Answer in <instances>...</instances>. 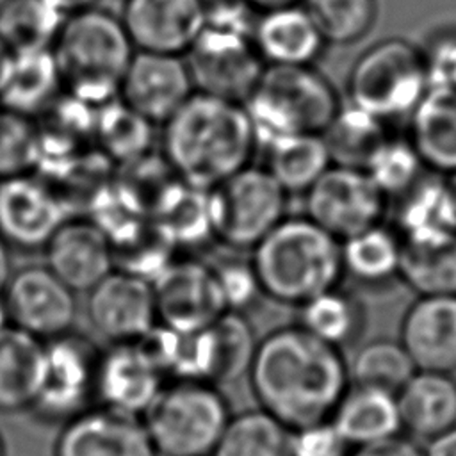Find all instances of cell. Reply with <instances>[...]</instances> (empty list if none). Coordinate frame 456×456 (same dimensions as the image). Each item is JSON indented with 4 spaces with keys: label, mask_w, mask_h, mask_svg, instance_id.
<instances>
[{
    "label": "cell",
    "mask_w": 456,
    "mask_h": 456,
    "mask_svg": "<svg viewBox=\"0 0 456 456\" xmlns=\"http://www.w3.org/2000/svg\"><path fill=\"white\" fill-rule=\"evenodd\" d=\"M248 378L260 408L290 429L330 419L349 387L342 349L297 322L274 328L258 340Z\"/></svg>",
    "instance_id": "obj_1"
},
{
    "label": "cell",
    "mask_w": 456,
    "mask_h": 456,
    "mask_svg": "<svg viewBox=\"0 0 456 456\" xmlns=\"http://www.w3.org/2000/svg\"><path fill=\"white\" fill-rule=\"evenodd\" d=\"M258 150L244 103L194 91L162 123V159L173 175L212 189L251 164Z\"/></svg>",
    "instance_id": "obj_2"
},
{
    "label": "cell",
    "mask_w": 456,
    "mask_h": 456,
    "mask_svg": "<svg viewBox=\"0 0 456 456\" xmlns=\"http://www.w3.org/2000/svg\"><path fill=\"white\" fill-rule=\"evenodd\" d=\"M249 262L264 296L281 305L299 306L344 278L340 240L306 216H285Z\"/></svg>",
    "instance_id": "obj_3"
},
{
    "label": "cell",
    "mask_w": 456,
    "mask_h": 456,
    "mask_svg": "<svg viewBox=\"0 0 456 456\" xmlns=\"http://www.w3.org/2000/svg\"><path fill=\"white\" fill-rule=\"evenodd\" d=\"M52 53L64 93L98 109L119 98L135 48L119 14L94 5L66 16Z\"/></svg>",
    "instance_id": "obj_4"
},
{
    "label": "cell",
    "mask_w": 456,
    "mask_h": 456,
    "mask_svg": "<svg viewBox=\"0 0 456 456\" xmlns=\"http://www.w3.org/2000/svg\"><path fill=\"white\" fill-rule=\"evenodd\" d=\"M342 102L330 78L315 66H265L244 102L256 146L297 134H322Z\"/></svg>",
    "instance_id": "obj_5"
},
{
    "label": "cell",
    "mask_w": 456,
    "mask_h": 456,
    "mask_svg": "<svg viewBox=\"0 0 456 456\" xmlns=\"http://www.w3.org/2000/svg\"><path fill=\"white\" fill-rule=\"evenodd\" d=\"M232 417L216 383L173 379L142 415L159 456H212Z\"/></svg>",
    "instance_id": "obj_6"
},
{
    "label": "cell",
    "mask_w": 456,
    "mask_h": 456,
    "mask_svg": "<svg viewBox=\"0 0 456 456\" xmlns=\"http://www.w3.org/2000/svg\"><path fill=\"white\" fill-rule=\"evenodd\" d=\"M347 102L395 123L410 116L429 89L417 43L388 36L369 45L347 73Z\"/></svg>",
    "instance_id": "obj_7"
},
{
    "label": "cell",
    "mask_w": 456,
    "mask_h": 456,
    "mask_svg": "<svg viewBox=\"0 0 456 456\" xmlns=\"http://www.w3.org/2000/svg\"><path fill=\"white\" fill-rule=\"evenodd\" d=\"M289 194L264 167L248 164L210 189L214 235L233 251H251L285 216Z\"/></svg>",
    "instance_id": "obj_8"
},
{
    "label": "cell",
    "mask_w": 456,
    "mask_h": 456,
    "mask_svg": "<svg viewBox=\"0 0 456 456\" xmlns=\"http://www.w3.org/2000/svg\"><path fill=\"white\" fill-rule=\"evenodd\" d=\"M96 346L75 330L43 340L30 411L45 422H66L94 401Z\"/></svg>",
    "instance_id": "obj_9"
},
{
    "label": "cell",
    "mask_w": 456,
    "mask_h": 456,
    "mask_svg": "<svg viewBox=\"0 0 456 456\" xmlns=\"http://www.w3.org/2000/svg\"><path fill=\"white\" fill-rule=\"evenodd\" d=\"M185 61L196 91L237 103L249 98L265 68L253 34L210 25H203Z\"/></svg>",
    "instance_id": "obj_10"
},
{
    "label": "cell",
    "mask_w": 456,
    "mask_h": 456,
    "mask_svg": "<svg viewBox=\"0 0 456 456\" xmlns=\"http://www.w3.org/2000/svg\"><path fill=\"white\" fill-rule=\"evenodd\" d=\"M305 216L344 240L383 223L388 200L362 167L331 164L303 194Z\"/></svg>",
    "instance_id": "obj_11"
},
{
    "label": "cell",
    "mask_w": 456,
    "mask_h": 456,
    "mask_svg": "<svg viewBox=\"0 0 456 456\" xmlns=\"http://www.w3.org/2000/svg\"><path fill=\"white\" fill-rule=\"evenodd\" d=\"M48 265H23L9 276L2 289L11 326L39 340H48L73 330L77 297Z\"/></svg>",
    "instance_id": "obj_12"
},
{
    "label": "cell",
    "mask_w": 456,
    "mask_h": 456,
    "mask_svg": "<svg viewBox=\"0 0 456 456\" xmlns=\"http://www.w3.org/2000/svg\"><path fill=\"white\" fill-rule=\"evenodd\" d=\"M71 217L48 180L32 173L0 178V239L9 249L41 251Z\"/></svg>",
    "instance_id": "obj_13"
},
{
    "label": "cell",
    "mask_w": 456,
    "mask_h": 456,
    "mask_svg": "<svg viewBox=\"0 0 456 456\" xmlns=\"http://www.w3.org/2000/svg\"><path fill=\"white\" fill-rule=\"evenodd\" d=\"M151 285L159 322L166 326L200 330L226 312L214 267L198 258L175 256Z\"/></svg>",
    "instance_id": "obj_14"
},
{
    "label": "cell",
    "mask_w": 456,
    "mask_h": 456,
    "mask_svg": "<svg viewBox=\"0 0 456 456\" xmlns=\"http://www.w3.org/2000/svg\"><path fill=\"white\" fill-rule=\"evenodd\" d=\"M167 383L155 358L141 340L112 342L98 353L94 401L142 417Z\"/></svg>",
    "instance_id": "obj_15"
},
{
    "label": "cell",
    "mask_w": 456,
    "mask_h": 456,
    "mask_svg": "<svg viewBox=\"0 0 456 456\" xmlns=\"http://www.w3.org/2000/svg\"><path fill=\"white\" fill-rule=\"evenodd\" d=\"M194 91L183 55L135 50L119 86V100L150 123L162 125Z\"/></svg>",
    "instance_id": "obj_16"
},
{
    "label": "cell",
    "mask_w": 456,
    "mask_h": 456,
    "mask_svg": "<svg viewBox=\"0 0 456 456\" xmlns=\"http://www.w3.org/2000/svg\"><path fill=\"white\" fill-rule=\"evenodd\" d=\"M86 310L109 344L141 340L159 322L153 285L121 269H112L87 292Z\"/></svg>",
    "instance_id": "obj_17"
},
{
    "label": "cell",
    "mask_w": 456,
    "mask_h": 456,
    "mask_svg": "<svg viewBox=\"0 0 456 456\" xmlns=\"http://www.w3.org/2000/svg\"><path fill=\"white\" fill-rule=\"evenodd\" d=\"M53 456H159L142 417L107 406H89L62 428Z\"/></svg>",
    "instance_id": "obj_18"
},
{
    "label": "cell",
    "mask_w": 456,
    "mask_h": 456,
    "mask_svg": "<svg viewBox=\"0 0 456 456\" xmlns=\"http://www.w3.org/2000/svg\"><path fill=\"white\" fill-rule=\"evenodd\" d=\"M121 23L141 52L185 55L205 23L203 0H123Z\"/></svg>",
    "instance_id": "obj_19"
},
{
    "label": "cell",
    "mask_w": 456,
    "mask_h": 456,
    "mask_svg": "<svg viewBox=\"0 0 456 456\" xmlns=\"http://www.w3.org/2000/svg\"><path fill=\"white\" fill-rule=\"evenodd\" d=\"M399 340L419 370L456 374V296H415L403 314Z\"/></svg>",
    "instance_id": "obj_20"
},
{
    "label": "cell",
    "mask_w": 456,
    "mask_h": 456,
    "mask_svg": "<svg viewBox=\"0 0 456 456\" xmlns=\"http://www.w3.org/2000/svg\"><path fill=\"white\" fill-rule=\"evenodd\" d=\"M406 248H429L456 239V198L444 175L424 176L394 200L390 224Z\"/></svg>",
    "instance_id": "obj_21"
},
{
    "label": "cell",
    "mask_w": 456,
    "mask_h": 456,
    "mask_svg": "<svg viewBox=\"0 0 456 456\" xmlns=\"http://www.w3.org/2000/svg\"><path fill=\"white\" fill-rule=\"evenodd\" d=\"M43 251L46 265L75 292H89L116 267L109 237L91 219L68 217Z\"/></svg>",
    "instance_id": "obj_22"
},
{
    "label": "cell",
    "mask_w": 456,
    "mask_h": 456,
    "mask_svg": "<svg viewBox=\"0 0 456 456\" xmlns=\"http://www.w3.org/2000/svg\"><path fill=\"white\" fill-rule=\"evenodd\" d=\"M253 43L265 66H315L328 46L303 4L258 12Z\"/></svg>",
    "instance_id": "obj_23"
},
{
    "label": "cell",
    "mask_w": 456,
    "mask_h": 456,
    "mask_svg": "<svg viewBox=\"0 0 456 456\" xmlns=\"http://www.w3.org/2000/svg\"><path fill=\"white\" fill-rule=\"evenodd\" d=\"M64 93L52 50L9 52L0 71V110L36 119Z\"/></svg>",
    "instance_id": "obj_24"
},
{
    "label": "cell",
    "mask_w": 456,
    "mask_h": 456,
    "mask_svg": "<svg viewBox=\"0 0 456 456\" xmlns=\"http://www.w3.org/2000/svg\"><path fill=\"white\" fill-rule=\"evenodd\" d=\"M403 435L422 444L456 426V378L415 370L397 392Z\"/></svg>",
    "instance_id": "obj_25"
},
{
    "label": "cell",
    "mask_w": 456,
    "mask_h": 456,
    "mask_svg": "<svg viewBox=\"0 0 456 456\" xmlns=\"http://www.w3.org/2000/svg\"><path fill=\"white\" fill-rule=\"evenodd\" d=\"M150 219L175 251H192L216 239L210 189L194 187L178 178L157 196Z\"/></svg>",
    "instance_id": "obj_26"
},
{
    "label": "cell",
    "mask_w": 456,
    "mask_h": 456,
    "mask_svg": "<svg viewBox=\"0 0 456 456\" xmlns=\"http://www.w3.org/2000/svg\"><path fill=\"white\" fill-rule=\"evenodd\" d=\"M406 135L431 173H456V89L429 87L406 118Z\"/></svg>",
    "instance_id": "obj_27"
},
{
    "label": "cell",
    "mask_w": 456,
    "mask_h": 456,
    "mask_svg": "<svg viewBox=\"0 0 456 456\" xmlns=\"http://www.w3.org/2000/svg\"><path fill=\"white\" fill-rule=\"evenodd\" d=\"M330 419L351 447L403 435L397 394L379 387L349 383Z\"/></svg>",
    "instance_id": "obj_28"
},
{
    "label": "cell",
    "mask_w": 456,
    "mask_h": 456,
    "mask_svg": "<svg viewBox=\"0 0 456 456\" xmlns=\"http://www.w3.org/2000/svg\"><path fill=\"white\" fill-rule=\"evenodd\" d=\"M141 342L159 363L167 381H214L216 340L212 324L200 330H178L157 322Z\"/></svg>",
    "instance_id": "obj_29"
},
{
    "label": "cell",
    "mask_w": 456,
    "mask_h": 456,
    "mask_svg": "<svg viewBox=\"0 0 456 456\" xmlns=\"http://www.w3.org/2000/svg\"><path fill=\"white\" fill-rule=\"evenodd\" d=\"M344 276L381 289L399 281L403 242L390 224L378 223L340 240Z\"/></svg>",
    "instance_id": "obj_30"
},
{
    "label": "cell",
    "mask_w": 456,
    "mask_h": 456,
    "mask_svg": "<svg viewBox=\"0 0 456 456\" xmlns=\"http://www.w3.org/2000/svg\"><path fill=\"white\" fill-rule=\"evenodd\" d=\"M43 340L9 326L0 333V413H20L32 406Z\"/></svg>",
    "instance_id": "obj_31"
},
{
    "label": "cell",
    "mask_w": 456,
    "mask_h": 456,
    "mask_svg": "<svg viewBox=\"0 0 456 456\" xmlns=\"http://www.w3.org/2000/svg\"><path fill=\"white\" fill-rule=\"evenodd\" d=\"M264 167L287 191L305 194L333 164L322 134H297L283 137L264 150Z\"/></svg>",
    "instance_id": "obj_32"
},
{
    "label": "cell",
    "mask_w": 456,
    "mask_h": 456,
    "mask_svg": "<svg viewBox=\"0 0 456 456\" xmlns=\"http://www.w3.org/2000/svg\"><path fill=\"white\" fill-rule=\"evenodd\" d=\"M297 308V324L338 349L356 342L365 326L362 301L340 287L328 289L306 299Z\"/></svg>",
    "instance_id": "obj_33"
},
{
    "label": "cell",
    "mask_w": 456,
    "mask_h": 456,
    "mask_svg": "<svg viewBox=\"0 0 456 456\" xmlns=\"http://www.w3.org/2000/svg\"><path fill=\"white\" fill-rule=\"evenodd\" d=\"M290 433L264 408L230 417L212 456H290Z\"/></svg>",
    "instance_id": "obj_34"
},
{
    "label": "cell",
    "mask_w": 456,
    "mask_h": 456,
    "mask_svg": "<svg viewBox=\"0 0 456 456\" xmlns=\"http://www.w3.org/2000/svg\"><path fill=\"white\" fill-rule=\"evenodd\" d=\"M390 134V123L353 105H340L322 132L333 164L362 167L378 144Z\"/></svg>",
    "instance_id": "obj_35"
},
{
    "label": "cell",
    "mask_w": 456,
    "mask_h": 456,
    "mask_svg": "<svg viewBox=\"0 0 456 456\" xmlns=\"http://www.w3.org/2000/svg\"><path fill=\"white\" fill-rule=\"evenodd\" d=\"M66 16L50 0H7L0 9V39L9 52L52 50Z\"/></svg>",
    "instance_id": "obj_36"
},
{
    "label": "cell",
    "mask_w": 456,
    "mask_h": 456,
    "mask_svg": "<svg viewBox=\"0 0 456 456\" xmlns=\"http://www.w3.org/2000/svg\"><path fill=\"white\" fill-rule=\"evenodd\" d=\"M415 370L401 340L388 337L363 342L347 360L349 383L379 387L395 394Z\"/></svg>",
    "instance_id": "obj_37"
},
{
    "label": "cell",
    "mask_w": 456,
    "mask_h": 456,
    "mask_svg": "<svg viewBox=\"0 0 456 456\" xmlns=\"http://www.w3.org/2000/svg\"><path fill=\"white\" fill-rule=\"evenodd\" d=\"M151 125L153 123L116 98L98 107L94 139L105 157L125 166L144 157L151 142Z\"/></svg>",
    "instance_id": "obj_38"
},
{
    "label": "cell",
    "mask_w": 456,
    "mask_h": 456,
    "mask_svg": "<svg viewBox=\"0 0 456 456\" xmlns=\"http://www.w3.org/2000/svg\"><path fill=\"white\" fill-rule=\"evenodd\" d=\"M365 173L390 201L411 189L428 171L406 134H388L370 153Z\"/></svg>",
    "instance_id": "obj_39"
},
{
    "label": "cell",
    "mask_w": 456,
    "mask_h": 456,
    "mask_svg": "<svg viewBox=\"0 0 456 456\" xmlns=\"http://www.w3.org/2000/svg\"><path fill=\"white\" fill-rule=\"evenodd\" d=\"M399 281L415 296H456V239L429 248L403 246Z\"/></svg>",
    "instance_id": "obj_40"
},
{
    "label": "cell",
    "mask_w": 456,
    "mask_h": 456,
    "mask_svg": "<svg viewBox=\"0 0 456 456\" xmlns=\"http://www.w3.org/2000/svg\"><path fill=\"white\" fill-rule=\"evenodd\" d=\"M328 45L362 41L378 20V0H303Z\"/></svg>",
    "instance_id": "obj_41"
},
{
    "label": "cell",
    "mask_w": 456,
    "mask_h": 456,
    "mask_svg": "<svg viewBox=\"0 0 456 456\" xmlns=\"http://www.w3.org/2000/svg\"><path fill=\"white\" fill-rule=\"evenodd\" d=\"M212 333L216 340V385L246 376L258 346L255 328L246 314L226 310L212 324Z\"/></svg>",
    "instance_id": "obj_42"
},
{
    "label": "cell",
    "mask_w": 456,
    "mask_h": 456,
    "mask_svg": "<svg viewBox=\"0 0 456 456\" xmlns=\"http://www.w3.org/2000/svg\"><path fill=\"white\" fill-rule=\"evenodd\" d=\"M39 155L36 119L0 110V178L34 173Z\"/></svg>",
    "instance_id": "obj_43"
},
{
    "label": "cell",
    "mask_w": 456,
    "mask_h": 456,
    "mask_svg": "<svg viewBox=\"0 0 456 456\" xmlns=\"http://www.w3.org/2000/svg\"><path fill=\"white\" fill-rule=\"evenodd\" d=\"M212 267L228 312L246 314L264 296L249 260L224 258Z\"/></svg>",
    "instance_id": "obj_44"
},
{
    "label": "cell",
    "mask_w": 456,
    "mask_h": 456,
    "mask_svg": "<svg viewBox=\"0 0 456 456\" xmlns=\"http://www.w3.org/2000/svg\"><path fill=\"white\" fill-rule=\"evenodd\" d=\"M429 87L456 89V25L433 28L420 43Z\"/></svg>",
    "instance_id": "obj_45"
},
{
    "label": "cell",
    "mask_w": 456,
    "mask_h": 456,
    "mask_svg": "<svg viewBox=\"0 0 456 456\" xmlns=\"http://www.w3.org/2000/svg\"><path fill=\"white\" fill-rule=\"evenodd\" d=\"M351 445L331 419L292 429L290 456H349Z\"/></svg>",
    "instance_id": "obj_46"
},
{
    "label": "cell",
    "mask_w": 456,
    "mask_h": 456,
    "mask_svg": "<svg viewBox=\"0 0 456 456\" xmlns=\"http://www.w3.org/2000/svg\"><path fill=\"white\" fill-rule=\"evenodd\" d=\"M349 456H424V449L419 442L399 435L378 444L353 447Z\"/></svg>",
    "instance_id": "obj_47"
},
{
    "label": "cell",
    "mask_w": 456,
    "mask_h": 456,
    "mask_svg": "<svg viewBox=\"0 0 456 456\" xmlns=\"http://www.w3.org/2000/svg\"><path fill=\"white\" fill-rule=\"evenodd\" d=\"M424 456H456V426L424 442Z\"/></svg>",
    "instance_id": "obj_48"
},
{
    "label": "cell",
    "mask_w": 456,
    "mask_h": 456,
    "mask_svg": "<svg viewBox=\"0 0 456 456\" xmlns=\"http://www.w3.org/2000/svg\"><path fill=\"white\" fill-rule=\"evenodd\" d=\"M55 7H59L64 14H71V12H78L89 7H94L100 4V0H50Z\"/></svg>",
    "instance_id": "obj_49"
},
{
    "label": "cell",
    "mask_w": 456,
    "mask_h": 456,
    "mask_svg": "<svg viewBox=\"0 0 456 456\" xmlns=\"http://www.w3.org/2000/svg\"><path fill=\"white\" fill-rule=\"evenodd\" d=\"M246 2L256 12H265V11H273V9H280V7H287V5H296V4H301L303 0H246Z\"/></svg>",
    "instance_id": "obj_50"
},
{
    "label": "cell",
    "mask_w": 456,
    "mask_h": 456,
    "mask_svg": "<svg viewBox=\"0 0 456 456\" xmlns=\"http://www.w3.org/2000/svg\"><path fill=\"white\" fill-rule=\"evenodd\" d=\"M11 274H12V269H11L9 248H7V244L0 239V290L4 289V285L7 283V280H9Z\"/></svg>",
    "instance_id": "obj_51"
},
{
    "label": "cell",
    "mask_w": 456,
    "mask_h": 456,
    "mask_svg": "<svg viewBox=\"0 0 456 456\" xmlns=\"http://www.w3.org/2000/svg\"><path fill=\"white\" fill-rule=\"evenodd\" d=\"M11 322H9V314H7V308H5V301H4V296H2V290H0V333L9 328Z\"/></svg>",
    "instance_id": "obj_52"
},
{
    "label": "cell",
    "mask_w": 456,
    "mask_h": 456,
    "mask_svg": "<svg viewBox=\"0 0 456 456\" xmlns=\"http://www.w3.org/2000/svg\"><path fill=\"white\" fill-rule=\"evenodd\" d=\"M7 55H9V48L4 45V41L0 39V71H2V68H4V64H5V59H7Z\"/></svg>",
    "instance_id": "obj_53"
},
{
    "label": "cell",
    "mask_w": 456,
    "mask_h": 456,
    "mask_svg": "<svg viewBox=\"0 0 456 456\" xmlns=\"http://www.w3.org/2000/svg\"><path fill=\"white\" fill-rule=\"evenodd\" d=\"M445 178H447V182H449V185H451V189H452V192H454V198H456V173H452V175H444Z\"/></svg>",
    "instance_id": "obj_54"
},
{
    "label": "cell",
    "mask_w": 456,
    "mask_h": 456,
    "mask_svg": "<svg viewBox=\"0 0 456 456\" xmlns=\"http://www.w3.org/2000/svg\"><path fill=\"white\" fill-rule=\"evenodd\" d=\"M0 456H5V442H4L2 433H0Z\"/></svg>",
    "instance_id": "obj_55"
},
{
    "label": "cell",
    "mask_w": 456,
    "mask_h": 456,
    "mask_svg": "<svg viewBox=\"0 0 456 456\" xmlns=\"http://www.w3.org/2000/svg\"><path fill=\"white\" fill-rule=\"evenodd\" d=\"M5 2H7V0H0V9H2V5H4Z\"/></svg>",
    "instance_id": "obj_56"
}]
</instances>
